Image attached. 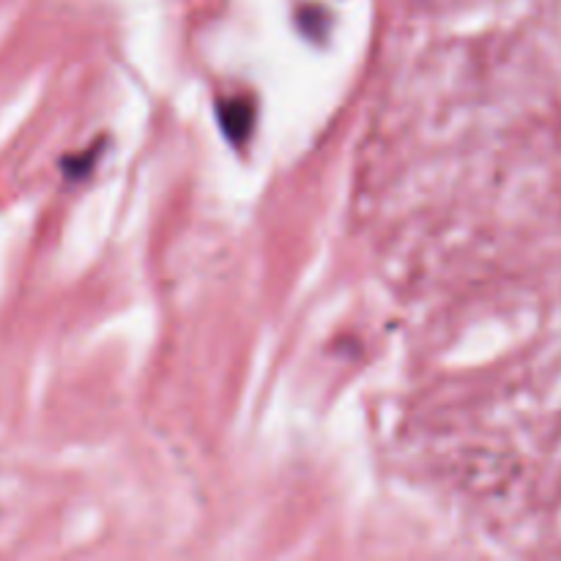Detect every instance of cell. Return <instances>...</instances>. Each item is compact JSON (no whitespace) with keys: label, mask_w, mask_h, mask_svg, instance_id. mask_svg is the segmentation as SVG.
Listing matches in <instances>:
<instances>
[{"label":"cell","mask_w":561,"mask_h":561,"mask_svg":"<svg viewBox=\"0 0 561 561\" xmlns=\"http://www.w3.org/2000/svg\"><path fill=\"white\" fill-rule=\"evenodd\" d=\"M222 124H225V129L230 131V137H233V140H241V137L247 135V131H250V124H252V107L250 104H241V102H236L233 104V113H222Z\"/></svg>","instance_id":"cell-1"}]
</instances>
